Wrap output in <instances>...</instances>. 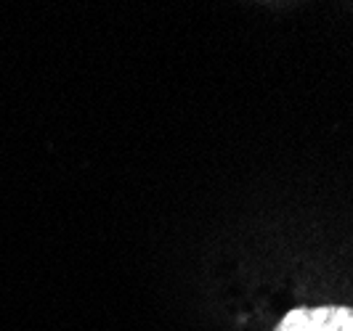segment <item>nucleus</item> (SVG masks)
Returning a JSON list of instances; mask_svg holds the SVG:
<instances>
[{
    "instance_id": "1",
    "label": "nucleus",
    "mask_w": 353,
    "mask_h": 331,
    "mask_svg": "<svg viewBox=\"0 0 353 331\" xmlns=\"http://www.w3.org/2000/svg\"><path fill=\"white\" fill-rule=\"evenodd\" d=\"M274 331H353V308H295L276 323Z\"/></svg>"
}]
</instances>
